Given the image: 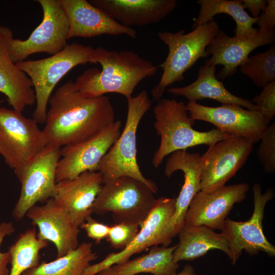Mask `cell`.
Returning a JSON list of instances; mask_svg holds the SVG:
<instances>
[{
    "label": "cell",
    "instance_id": "14",
    "mask_svg": "<svg viewBox=\"0 0 275 275\" xmlns=\"http://www.w3.org/2000/svg\"><path fill=\"white\" fill-rule=\"evenodd\" d=\"M121 127V121H115L86 140L62 147L56 183L74 179L85 172L97 171L101 160L120 135Z\"/></svg>",
    "mask_w": 275,
    "mask_h": 275
},
{
    "label": "cell",
    "instance_id": "17",
    "mask_svg": "<svg viewBox=\"0 0 275 275\" xmlns=\"http://www.w3.org/2000/svg\"><path fill=\"white\" fill-rule=\"evenodd\" d=\"M25 215L38 227V238L54 245L57 258L66 255L79 244V228L74 224L68 210L53 198L42 205L33 206Z\"/></svg>",
    "mask_w": 275,
    "mask_h": 275
},
{
    "label": "cell",
    "instance_id": "34",
    "mask_svg": "<svg viewBox=\"0 0 275 275\" xmlns=\"http://www.w3.org/2000/svg\"><path fill=\"white\" fill-rule=\"evenodd\" d=\"M79 228L84 229L87 236L97 244L106 238L110 229V226L97 222L91 216H89Z\"/></svg>",
    "mask_w": 275,
    "mask_h": 275
},
{
    "label": "cell",
    "instance_id": "5",
    "mask_svg": "<svg viewBox=\"0 0 275 275\" xmlns=\"http://www.w3.org/2000/svg\"><path fill=\"white\" fill-rule=\"evenodd\" d=\"M219 31L214 20L200 25L188 33L184 30L176 33L159 32L157 36L169 49L168 56L158 67L163 72L159 82L151 91L153 100H158L173 84L182 81L184 73L201 58L208 56L206 49Z\"/></svg>",
    "mask_w": 275,
    "mask_h": 275
},
{
    "label": "cell",
    "instance_id": "20",
    "mask_svg": "<svg viewBox=\"0 0 275 275\" xmlns=\"http://www.w3.org/2000/svg\"><path fill=\"white\" fill-rule=\"evenodd\" d=\"M202 156L198 153L186 150H178L170 154L166 163L164 174L170 178L178 170L184 173V181L175 201L174 214L170 222L167 235L172 241L184 223L185 215L195 195L201 190Z\"/></svg>",
    "mask_w": 275,
    "mask_h": 275
},
{
    "label": "cell",
    "instance_id": "30",
    "mask_svg": "<svg viewBox=\"0 0 275 275\" xmlns=\"http://www.w3.org/2000/svg\"><path fill=\"white\" fill-rule=\"evenodd\" d=\"M239 70L259 88L275 81L274 44L265 51L249 57L239 66Z\"/></svg>",
    "mask_w": 275,
    "mask_h": 275
},
{
    "label": "cell",
    "instance_id": "25",
    "mask_svg": "<svg viewBox=\"0 0 275 275\" xmlns=\"http://www.w3.org/2000/svg\"><path fill=\"white\" fill-rule=\"evenodd\" d=\"M177 235L179 242L173 253L174 262L193 261L212 250L224 252L230 259L231 252L227 240L222 233L205 226L184 223Z\"/></svg>",
    "mask_w": 275,
    "mask_h": 275
},
{
    "label": "cell",
    "instance_id": "11",
    "mask_svg": "<svg viewBox=\"0 0 275 275\" xmlns=\"http://www.w3.org/2000/svg\"><path fill=\"white\" fill-rule=\"evenodd\" d=\"M61 150V147L47 145L17 177L21 191L12 213L16 221L21 220L37 203H45L54 196Z\"/></svg>",
    "mask_w": 275,
    "mask_h": 275
},
{
    "label": "cell",
    "instance_id": "7",
    "mask_svg": "<svg viewBox=\"0 0 275 275\" xmlns=\"http://www.w3.org/2000/svg\"><path fill=\"white\" fill-rule=\"evenodd\" d=\"M154 193L146 184L124 176L103 184L93 205V213L111 212L116 223L140 225L152 208Z\"/></svg>",
    "mask_w": 275,
    "mask_h": 275
},
{
    "label": "cell",
    "instance_id": "32",
    "mask_svg": "<svg viewBox=\"0 0 275 275\" xmlns=\"http://www.w3.org/2000/svg\"><path fill=\"white\" fill-rule=\"evenodd\" d=\"M137 225L116 223L110 226L107 241L115 249L122 250L126 248L135 238L139 231Z\"/></svg>",
    "mask_w": 275,
    "mask_h": 275
},
{
    "label": "cell",
    "instance_id": "9",
    "mask_svg": "<svg viewBox=\"0 0 275 275\" xmlns=\"http://www.w3.org/2000/svg\"><path fill=\"white\" fill-rule=\"evenodd\" d=\"M37 2L42 9V20L26 40L13 38L11 41L9 52L15 64L36 53L45 52L53 56L68 44L69 21L61 0Z\"/></svg>",
    "mask_w": 275,
    "mask_h": 275
},
{
    "label": "cell",
    "instance_id": "19",
    "mask_svg": "<svg viewBox=\"0 0 275 275\" xmlns=\"http://www.w3.org/2000/svg\"><path fill=\"white\" fill-rule=\"evenodd\" d=\"M69 21L67 40L103 35H125L136 38V30L123 25L86 0H61Z\"/></svg>",
    "mask_w": 275,
    "mask_h": 275
},
{
    "label": "cell",
    "instance_id": "24",
    "mask_svg": "<svg viewBox=\"0 0 275 275\" xmlns=\"http://www.w3.org/2000/svg\"><path fill=\"white\" fill-rule=\"evenodd\" d=\"M216 66L209 65L205 62L199 69L197 78L190 84L182 87L167 89L173 95L186 98L189 102H197L209 98L223 104H235L250 111H259L257 105L249 99L232 94L219 80L216 75Z\"/></svg>",
    "mask_w": 275,
    "mask_h": 275
},
{
    "label": "cell",
    "instance_id": "4",
    "mask_svg": "<svg viewBox=\"0 0 275 275\" xmlns=\"http://www.w3.org/2000/svg\"><path fill=\"white\" fill-rule=\"evenodd\" d=\"M87 63L96 64V49L77 42L48 58L16 63L32 82L36 103L33 116L38 123L45 122L48 101L59 81L76 66Z\"/></svg>",
    "mask_w": 275,
    "mask_h": 275
},
{
    "label": "cell",
    "instance_id": "36",
    "mask_svg": "<svg viewBox=\"0 0 275 275\" xmlns=\"http://www.w3.org/2000/svg\"><path fill=\"white\" fill-rule=\"evenodd\" d=\"M258 29L272 31L275 25V1L267 0V5L264 10L259 16L257 22Z\"/></svg>",
    "mask_w": 275,
    "mask_h": 275
},
{
    "label": "cell",
    "instance_id": "28",
    "mask_svg": "<svg viewBox=\"0 0 275 275\" xmlns=\"http://www.w3.org/2000/svg\"><path fill=\"white\" fill-rule=\"evenodd\" d=\"M92 246V242H82L66 255L49 262H42L22 275H81L97 258Z\"/></svg>",
    "mask_w": 275,
    "mask_h": 275
},
{
    "label": "cell",
    "instance_id": "29",
    "mask_svg": "<svg viewBox=\"0 0 275 275\" xmlns=\"http://www.w3.org/2000/svg\"><path fill=\"white\" fill-rule=\"evenodd\" d=\"M48 245V242L38 238L35 228L21 233L9 248L11 265L9 275H22L37 266L40 264V252Z\"/></svg>",
    "mask_w": 275,
    "mask_h": 275
},
{
    "label": "cell",
    "instance_id": "35",
    "mask_svg": "<svg viewBox=\"0 0 275 275\" xmlns=\"http://www.w3.org/2000/svg\"><path fill=\"white\" fill-rule=\"evenodd\" d=\"M14 232L15 228L12 222H3L0 224V247L4 238ZM10 261L11 256L9 252H2L0 250V275H9L10 269L8 265Z\"/></svg>",
    "mask_w": 275,
    "mask_h": 275
},
{
    "label": "cell",
    "instance_id": "37",
    "mask_svg": "<svg viewBox=\"0 0 275 275\" xmlns=\"http://www.w3.org/2000/svg\"><path fill=\"white\" fill-rule=\"evenodd\" d=\"M244 9H248L252 17L258 18L264 10L267 0H241Z\"/></svg>",
    "mask_w": 275,
    "mask_h": 275
},
{
    "label": "cell",
    "instance_id": "13",
    "mask_svg": "<svg viewBox=\"0 0 275 275\" xmlns=\"http://www.w3.org/2000/svg\"><path fill=\"white\" fill-rule=\"evenodd\" d=\"M254 143L232 136L209 147L202 155L201 191L210 193L225 185L246 162Z\"/></svg>",
    "mask_w": 275,
    "mask_h": 275
},
{
    "label": "cell",
    "instance_id": "2",
    "mask_svg": "<svg viewBox=\"0 0 275 275\" xmlns=\"http://www.w3.org/2000/svg\"><path fill=\"white\" fill-rule=\"evenodd\" d=\"M95 49L96 64L101 65V70L89 68L74 82L86 97L115 93L129 98L140 82L154 75L158 68L131 50L111 51L102 47Z\"/></svg>",
    "mask_w": 275,
    "mask_h": 275
},
{
    "label": "cell",
    "instance_id": "15",
    "mask_svg": "<svg viewBox=\"0 0 275 275\" xmlns=\"http://www.w3.org/2000/svg\"><path fill=\"white\" fill-rule=\"evenodd\" d=\"M186 105L189 117L194 120L210 123L222 131L254 143L260 141L270 123L260 111L245 109L238 105L211 107L188 101Z\"/></svg>",
    "mask_w": 275,
    "mask_h": 275
},
{
    "label": "cell",
    "instance_id": "31",
    "mask_svg": "<svg viewBox=\"0 0 275 275\" xmlns=\"http://www.w3.org/2000/svg\"><path fill=\"white\" fill-rule=\"evenodd\" d=\"M257 156L264 171L268 174L275 172V123L269 125L260 139Z\"/></svg>",
    "mask_w": 275,
    "mask_h": 275
},
{
    "label": "cell",
    "instance_id": "21",
    "mask_svg": "<svg viewBox=\"0 0 275 275\" xmlns=\"http://www.w3.org/2000/svg\"><path fill=\"white\" fill-rule=\"evenodd\" d=\"M103 184L99 172H85L74 179L57 182L53 198L68 210L74 224L79 228L91 216Z\"/></svg>",
    "mask_w": 275,
    "mask_h": 275
},
{
    "label": "cell",
    "instance_id": "12",
    "mask_svg": "<svg viewBox=\"0 0 275 275\" xmlns=\"http://www.w3.org/2000/svg\"><path fill=\"white\" fill-rule=\"evenodd\" d=\"M254 209L251 217L245 222L226 219L221 233L226 238L231 252L230 260L234 265L244 251L250 255L260 252L274 257L275 247L264 234L262 221L267 203L274 197L272 188H268L262 193L261 186L255 183L252 188Z\"/></svg>",
    "mask_w": 275,
    "mask_h": 275
},
{
    "label": "cell",
    "instance_id": "10",
    "mask_svg": "<svg viewBox=\"0 0 275 275\" xmlns=\"http://www.w3.org/2000/svg\"><path fill=\"white\" fill-rule=\"evenodd\" d=\"M175 201V198L164 197L156 199L130 244L117 253H109L101 261L90 264L81 275H94L115 264L127 261L132 255L149 247L159 244L168 246L172 241L168 239L167 231L174 214Z\"/></svg>",
    "mask_w": 275,
    "mask_h": 275
},
{
    "label": "cell",
    "instance_id": "39",
    "mask_svg": "<svg viewBox=\"0 0 275 275\" xmlns=\"http://www.w3.org/2000/svg\"><path fill=\"white\" fill-rule=\"evenodd\" d=\"M94 275H119L112 267L103 269Z\"/></svg>",
    "mask_w": 275,
    "mask_h": 275
},
{
    "label": "cell",
    "instance_id": "23",
    "mask_svg": "<svg viewBox=\"0 0 275 275\" xmlns=\"http://www.w3.org/2000/svg\"><path fill=\"white\" fill-rule=\"evenodd\" d=\"M121 24L132 28L158 23L176 8V0H90Z\"/></svg>",
    "mask_w": 275,
    "mask_h": 275
},
{
    "label": "cell",
    "instance_id": "18",
    "mask_svg": "<svg viewBox=\"0 0 275 275\" xmlns=\"http://www.w3.org/2000/svg\"><path fill=\"white\" fill-rule=\"evenodd\" d=\"M275 41V32L258 29L252 36L240 38L228 36L223 30H219L206 48L210 59L205 62L209 65H222L223 68L216 76L224 79L234 74L239 67L249 57V54L258 47L272 45Z\"/></svg>",
    "mask_w": 275,
    "mask_h": 275
},
{
    "label": "cell",
    "instance_id": "6",
    "mask_svg": "<svg viewBox=\"0 0 275 275\" xmlns=\"http://www.w3.org/2000/svg\"><path fill=\"white\" fill-rule=\"evenodd\" d=\"M127 100V114L123 130L101 160L97 171L102 175L103 184L128 176L141 181L156 194V183L143 175L136 158L138 127L144 115L150 108L152 101L146 90Z\"/></svg>",
    "mask_w": 275,
    "mask_h": 275
},
{
    "label": "cell",
    "instance_id": "26",
    "mask_svg": "<svg viewBox=\"0 0 275 275\" xmlns=\"http://www.w3.org/2000/svg\"><path fill=\"white\" fill-rule=\"evenodd\" d=\"M198 3L200 8L192 25L193 29L213 20L216 15L223 13L230 15L234 20L235 36L247 38L253 36L257 31L258 29L253 26L257 23L258 17H252L245 11L241 0H199Z\"/></svg>",
    "mask_w": 275,
    "mask_h": 275
},
{
    "label": "cell",
    "instance_id": "3",
    "mask_svg": "<svg viewBox=\"0 0 275 275\" xmlns=\"http://www.w3.org/2000/svg\"><path fill=\"white\" fill-rule=\"evenodd\" d=\"M154 127L160 142L152 158L157 168L164 158L178 150H186L200 145L209 147L233 135L217 128L199 131L193 128L195 120L190 118L183 101L161 98L154 108Z\"/></svg>",
    "mask_w": 275,
    "mask_h": 275
},
{
    "label": "cell",
    "instance_id": "16",
    "mask_svg": "<svg viewBox=\"0 0 275 275\" xmlns=\"http://www.w3.org/2000/svg\"><path fill=\"white\" fill-rule=\"evenodd\" d=\"M249 188V184L243 182L224 185L210 193L199 191L189 205L184 223L221 231L234 205L245 199Z\"/></svg>",
    "mask_w": 275,
    "mask_h": 275
},
{
    "label": "cell",
    "instance_id": "33",
    "mask_svg": "<svg viewBox=\"0 0 275 275\" xmlns=\"http://www.w3.org/2000/svg\"><path fill=\"white\" fill-rule=\"evenodd\" d=\"M261 93L251 102L257 105L259 111L270 122L275 116V81L264 87Z\"/></svg>",
    "mask_w": 275,
    "mask_h": 275
},
{
    "label": "cell",
    "instance_id": "1",
    "mask_svg": "<svg viewBox=\"0 0 275 275\" xmlns=\"http://www.w3.org/2000/svg\"><path fill=\"white\" fill-rule=\"evenodd\" d=\"M43 131L47 145L59 147L78 143L102 131L115 120L109 98L81 95L70 80L49 98Z\"/></svg>",
    "mask_w": 275,
    "mask_h": 275
},
{
    "label": "cell",
    "instance_id": "22",
    "mask_svg": "<svg viewBox=\"0 0 275 275\" xmlns=\"http://www.w3.org/2000/svg\"><path fill=\"white\" fill-rule=\"evenodd\" d=\"M13 39L12 30L0 25V92L13 109L22 112L36 103V96L30 77L11 59L9 49Z\"/></svg>",
    "mask_w": 275,
    "mask_h": 275
},
{
    "label": "cell",
    "instance_id": "27",
    "mask_svg": "<svg viewBox=\"0 0 275 275\" xmlns=\"http://www.w3.org/2000/svg\"><path fill=\"white\" fill-rule=\"evenodd\" d=\"M177 244L172 246L155 245L145 255L120 264L112 268L119 275H136L141 273L153 275H174L179 267L173 260Z\"/></svg>",
    "mask_w": 275,
    "mask_h": 275
},
{
    "label": "cell",
    "instance_id": "8",
    "mask_svg": "<svg viewBox=\"0 0 275 275\" xmlns=\"http://www.w3.org/2000/svg\"><path fill=\"white\" fill-rule=\"evenodd\" d=\"M22 113L0 106V154L17 177L47 146L38 123Z\"/></svg>",
    "mask_w": 275,
    "mask_h": 275
},
{
    "label": "cell",
    "instance_id": "38",
    "mask_svg": "<svg viewBox=\"0 0 275 275\" xmlns=\"http://www.w3.org/2000/svg\"><path fill=\"white\" fill-rule=\"evenodd\" d=\"M174 275H198L195 272L194 267L190 265L187 264L185 265L183 269L178 273H176Z\"/></svg>",
    "mask_w": 275,
    "mask_h": 275
}]
</instances>
